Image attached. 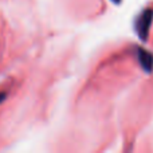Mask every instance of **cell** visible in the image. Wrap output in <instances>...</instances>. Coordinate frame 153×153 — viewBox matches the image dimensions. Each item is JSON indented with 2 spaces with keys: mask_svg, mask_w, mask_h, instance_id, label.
Segmentation results:
<instances>
[{
  "mask_svg": "<svg viewBox=\"0 0 153 153\" xmlns=\"http://www.w3.org/2000/svg\"><path fill=\"white\" fill-rule=\"evenodd\" d=\"M152 11H146L145 13H143L141 19L137 22V31L140 34L141 38H145L146 36V32H148V28H149V24L152 22Z\"/></svg>",
  "mask_w": 153,
  "mask_h": 153,
  "instance_id": "cell-1",
  "label": "cell"
},
{
  "mask_svg": "<svg viewBox=\"0 0 153 153\" xmlns=\"http://www.w3.org/2000/svg\"><path fill=\"white\" fill-rule=\"evenodd\" d=\"M4 97H5V94H0V102H1V101H3L1 98H4Z\"/></svg>",
  "mask_w": 153,
  "mask_h": 153,
  "instance_id": "cell-2",
  "label": "cell"
},
{
  "mask_svg": "<svg viewBox=\"0 0 153 153\" xmlns=\"http://www.w3.org/2000/svg\"><path fill=\"white\" fill-rule=\"evenodd\" d=\"M114 1H118V0H114Z\"/></svg>",
  "mask_w": 153,
  "mask_h": 153,
  "instance_id": "cell-3",
  "label": "cell"
}]
</instances>
